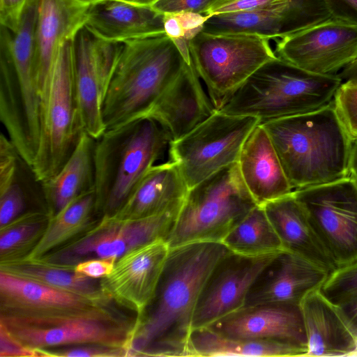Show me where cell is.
<instances>
[{
	"instance_id": "9",
	"label": "cell",
	"mask_w": 357,
	"mask_h": 357,
	"mask_svg": "<svg viewBox=\"0 0 357 357\" xmlns=\"http://www.w3.org/2000/svg\"><path fill=\"white\" fill-rule=\"evenodd\" d=\"M114 304L88 314L45 319L0 316V324L22 344L36 350L82 344L126 349L138 319L127 317Z\"/></svg>"
},
{
	"instance_id": "17",
	"label": "cell",
	"mask_w": 357,
	"mask_h": 357,
	"mask_svg": "<svg viewBox=\"0 0 357 357\" xmlns=\"http://www.w3.org/2000/svg\"><path fill=\"white\" fill-rule=\"evenodd\" d=\"M114 303L49 287L0 271V316L45 319L88 314Z\"/></svg>"
},
{
	"instance_id": "46",
	"label": "cell",
	"mask_w": 357,
	"mask_h": 357,
	"mask_svg": "<svg viewBox=\"0 0 357 357\" xmlns=\"http://www.w3.org/2000/svg\"><path fill=\"white\" fill-rule=\"evenodd\" d=\"M127 3L145 7H151L158 0H122Z\"/></svg>"
},
{
	"instance_id": "45",
	"label": "cell",
	"mask_w": 357,
	"mask_h": 357,
	"mask_svg": "<svg viewBox=\"0 0 357 357\" xmlns=\"http://www.w3.org/2000/svg\"><path fill=\"white\" fill-rule=\"evenodd\" d=\"M349 176L357 183V140L352 141L350 159Z\"/></svg>"
},
{
	"instance_id": "27",
	"label": "cell",
	"mask_w": 357,
	"mask_h": 357,
	"mask_svg": "<svg viewBox=\"0 0 357 357\" xmlns=\"http://www.w3.org/2000/svg\"><path fill=\"white\" fill-rule=\"evenodd\" d=\"M96 139L84 132L61 169L43 183L48 212L53 215L73 199L95 190Z\"/></svg>"
},
{
	"instance_id": "32",
	"label": "cell",
	"mask_w": 357,
	"mask_h": 357,
	"mask_svg": "<svg viewBox=\"0 0 357 357\" xmlns=\"http://www.w3.org/2000/svg\"><path fill=\"white\" fill-rule=\"evenodd\" d=\"M50 216L47 211H31L0 227V263L28 257L43 237Z\"/></svg>"
},
{
	"instance_id": "22",
	"label": "cell",
	"mask_w": 357,
	"mask_h": 357,
	"mask_svg": "<svg viewBox=\"0 0 357 357\" xmlns=\"http://www.w3.org/2000/svg\"><path fill=\"white\" fill-rule=\"evenodd\" d=\"M237 165L241 178L257 205L263 206L294 191L273 142L260 123L245 141Z\"/></svg>"
},
{
	"instance_id": "25",
	"label": "cell",
	"mask_w": 357,
	"mask_h": 357,
	"mask_svg": "<svg viewBox=\"0 0 357 357\" xmlns=\"http://www.w3.org/2000/svg\"><path fill=\"white\" fill-rule=\"evenodd\" d=\"M307 342L306 356H357V338L338 307L319 290L301 304Z\"/></svg>"
},
{
	"instance_id": "47",
	"label": "cell",
	"mask_w": 357,
	"mask_h": 357,
	"mask_svg": "<svg viewBox=\"0 0 357 357\" xmlns=\"http://www.w3.org/2000/svg\"><path fill=\"white\" fill-rule=\"evenodd\" d=\"M88 1H90L92 3H97V2H100V1H104V0H88Z\"/></svg>"
},
{
	"instance_id": "31",
	"label": "cell",
	"mask_w": 357,
	"mask_h": 357,
	"mask_svg": "<svg viewBox=\"0 0 357 357\" xmlns=\"http://www.w3.org/2000/svg\"><path fill=\"white\" fill-rule=\"evenodd\" d=\"M230 251L261 256L282 250V243L262 206L257 205L222 242Z\"/></svg>"
},
{
	"instance_id": "2",
	"label": "cell",
	"mask_w": 357,
	"mask_h": 357,
	"mask_svg": "<svg viewBox=\"0 0 357 357\" xmlns=\"http://www.w3.org/2000/svg\"><path fill=\"white\" fill-rule=\"evenodd\" d=\"M294 190L349 176L352 140L333 100L317 110L260 123Z\"/></svg>"
},
{
	"instance_id": "44",
	"label": "cell",
	"mask_w": 357,
	"mask_h": 357,
	"mask_svg": "<svg viewBox=\"0 0 357 357\" xmlns=\"http://www.w3.org/2000/svg\"><path fill=\"white\" fill-rule=\"evenodd\" d=\"M342 82L357 84V57L342 69L337 74Z\"/></svg>"
},
{
	"instance_id": "40",
	"label": "cell",
	"mask_w": 357,
	"mask_h": 357,
	"mask_svg": "<svg viewBox=\"0 0 357 357\" xmlns=\"http://www.w3.org/2000/svg\"><path fill=\"white\" fill-rule=\"evenodd\" d=\"M30 0H0L1 26L14 33Z\"/></svg>"
},
{
	"instance_id": "1",
	"label": "cell",
	"mask_w": 357,
	"mask_h": 357,
	"mask_svg": "<svg viewBox=\"0 0 357 357\" xmlns=\"http://www.w3.org/2000/svg\"><path fill=\"white\" fill-rule=\"evenodd\" d=\"M229 252L221 242L169 249L154 297L126 347L128 356H187L202 287L219 259Z\"/></svg>"
},
{
	"instance_id": "3",
	"label": "cell",
	"mask_w": 357,
	"mask_h": 357,
	"mask_svg": "<svg viewBox=\"0 0 357 357\" xmlns=\"http://www.w3.org/2000/svg\"><path fill=\"white\" fill-rule=\"evenodd\" d=\"M123 44L102 101L106 130L144 115L188 65L166 34Z\"/></svg>"
},
{
	"instance_id": "4",
	"label": "cell",
	"mask_w": 357,
	"mask_h": 357,
	"mask_svg": "<svg viewBox=\"0 0 357 357\" xmlns=\"http://www.w3.org/2000/svg\"><path fill=\"white\" fill-rule=\"evenodd\" d=\"M170 142L163 128L147 116L107 129L96 139L95 192L101 216L121 208Z\"/></svg>"
},
{
	"instance_id": "24",
	"label": "cell",
	"mask_w": 357,
	"mask_h": 357,
	"mask_svg": "<svg viewBox=\"0 0 357 357\" xmlns=\"http://www.w3.org/2000/svg\"><path fill=\"white\" fill-rule=\"evenodd\" d=\"M262 206L284 250L305 259L330 274L337 268L293 192Z\"/></svg>"
},
{
	"instance_id": "34",
	"label": "cell",
	"mask_w": 357,
	"mask_h": 357,
	"mask_svg": "<svg viewBox=\"0 0 357 357\" xmlns=\"http://www.w3.org/2000/svg\"><path fill=\"white\" fill-rule=\"evenodd\" d=\"M319 291L336 306L357 296V260L332 272Z\"/></svg>"
},
{
	"instance_id": "29",
	"label": "cell",
	"mask_w": 357,
	"mask_h": 357,
	"mask_svg": "<svg viewBox=\"0 0 357 357\" xmlns=\"http://www.w3.org/2000/svg\"><path fill=\"white\" fill-rule=\"evenodd\" d=\"M307 353L285 342L229 337L202 327L192 331L187 356H306Z\"/></svg>"
},
{
	"instance_id": "20",
	"label": "cell",
	"mask_w": 357,
	"mask_h": 357,
	"mask_svg": "<svg viewBox=\"0 0 357 357\" xmlns=\"http://www.w3.org/2000/svg\"><path fill=\"white\" fill-rule=\"evenodd\" d=\"M92 3L88 0H38L35 66L41 105L59 47L84 28Z\"/></svg>"
},
{
	"instance_id": "8",
	"label": "cell",
	"mask_w": 357,
	"mask_h": 357,
	"mask_svg": "<svg viewBox=\"0 0 357 357\" xmlns=\"http://www.w3.org/2000/svg\"><path fill=\"white\" fill-rule=\"evenodd\" d=\"M266 36L199 32L189 50L195 70L217 111L259 68L278 56Z\"/></svg>"
},
{
	"instance_id": "26",
	"label": "cell",
	"mask_w": 357,
	"mask_h": 357,
	"mask_svg": "<svg viewBox=\"0 0 357 357\" xmlns=\"http://www.w3.org/2000/svg\"><path fill=\"white\" fill-rule=\"evenodd\" d=\"M188 190L175 162L153 165L113 215L123 219H139L160 214L181 206Z\"/></svg>"
},
{
	"instance_id": "30",
	"label": "cell",
	"mask_w": 357,
	"mask_h": 357,
	"mask_svg": "<svg viewBox=\"0 0 357 357\" xmlns=\"http://www.w3.org/2000/svg\"><path fill=\"white\" fill-rule=\"evenodd\" d=\"M100 217L95 190L81 195L50 216L43 237L26 257L41 258L64 246L89 229Z\"/></svg>"
},
{
	"instance_id": "36",
	"label": "cell",
	"mask_w": 357,
	"mask_h": 357,
	"mask_svg": "<svg viewBox=\"0 0 357 357\" xmlns=\"http://www.w3.org/2000/svg\"><path fill=\"white\" fill-rule=\"evenodd\" d=\"M40 357H126V349L101 344H82L38 350Z\"/></svg>"
},
{
	"instance_id": "15",
	"label": "cell",
	"mask_w": 357,
	"mask_h": 357,
	"mask_svg": "<svg viewBox=\"0 0 357 357\" xmlns=\"http://www.w3.org/2000/svg\"><path fill=\"white\" fill-rule=\"evenodd\" d=\"M276 253L245 256L230 251L220 258L199 294L192 330L206 327L244 306L256 278Z\"/></svg>"
},
{
	"instance_id": "7",
	"label": "cell",
	"mask_w": 357,
	"mask_h": 357,
	"mask_svg": "<svg viewBox=\"0 0 357 357\" xmlns=\"http://www.w3.org/2000/svg\"><path fill=\"white\" fill-rule=\"evenodd\" d=\"M75 40L59 47L41 105L40 146L32 167L42 183L61 169L84 132L75 82Z\"/></svg>"
},
{
	"instance_id": "42",
	"label": "cell",
	"mask_w": 357,
	"mask_h": 357,
	"mask_svg": "<svg viewBox=\"0 0 357 357\" xmlns=\"http://www.w3.org/2000/svg\"><path fill=\"white\" fill-rule=\"evenodd\" d=\"M332 17L357 25V0H324Z\"/></svg>"
},
{
	"instance_id": "23",
	"label": "cell",
	"mask_w": 357,
	"mask_h": 357,
	"mask_svg": "<svg viewBox=\"0 0 357 357\" xmlns=\"http://www.w3.org/2000/svg\"><path fill=\"white\" fill-rule=\"evenodd\" d=\"M84 28L98 39L114 43L165 34L162 15L122 0L93 3Z\"/></svg>"
},
{
	"instance_id": "28",
	"label": "cell",
	"mask_w": 357,
	"mask_h": 357,
	"mask_svg": "<svg viewBox=\"0 0 357 357\" xmlns=\"http://www.w3.org/2000/svg\"><path fill=\"white\" fill-rule=\"evenodd\" d=\"M0 271L98 302L114 303L103 291L100 278H91L80 273L73 266L53 264L42 258L26 257L0 263Z\"/></svg>"
},
{
	"instance_id": "12",
	"label": "cell",
	"mask_w": 357,
	"mask_h": 357,
	"mask_svg": "<svg viewBox=\"0 0 357 357\" xmlns=\"http://www.w3.org/2000/svg\"><path fill=\"white\" fill-rule=\"evenodd\" d=\"M293 194L337 268L356 261V181L348 176Z\"/></svg>"
},
{
	"instance_id": "19",
	"label": "cell",
	"mask_w": 357,
	"mask_h": 357,
	"mask_svg": "<svg viewBox=\"0 0 357 357\" xmlns=\"http://www.w3.org/2000/svg\"><path fill=\"white\" fill-rule=\"evenodd\" d=\"M225 337L273 340L307 350L301 305L264 303L242 307L206 326Z\"/></svg>"
},
{
	"instance_id": "43",
	"label": "cell",
	"mask_w": 357,
	"mask_h": 357,
	"mask_svg": "<svg viewBox=\"0 0 357 357\" xmlns=\"http://www.w3.org/2000/svg\"><path fill=\"white\" fill-rule=\"evenodd\" d=\"M337 307L350 330L357 338V296Z\"/></svg>"
},
{
	"instance_id": "38",
	"label": "cell",
	"mask_w": 357,
	"mask_h": 357,
	"mask_svg": "<svg viewBox=\"0 0 357 357\" xmlns=\"http://www.w3.org/2000/svg\"><path fill=\"white\" fill-rule=\"evenodd\" d=\"M214 0H158L151 8L161 15L192 13L204 15Z\"/></svg>"
},
{
	"instance_id": "11",
	"label": "cell",
	"mask_w": 357,
	"mask_h": 357,
	"mask_svg": "<svg viewBox=\"0 0 357 357\" xmlns=\"http://www.w3.org/2000/svg\"><path fill=\"white\" fill-rule=\"evenodd\" d=\"M181 207L139 219L103 215L76 239L41 258L53 264L73 266L90 259L117 260L139 246L160 239L166 240Z\"/></svg>"
},
{
	"instance_id": "6",
	"label": "cell",
	"mask_w": 357,
	"mask_h": 357,
	"mask_svg": "<svg viewBox=\"0 0 357 357\" xmlns=\"http://www.w3.org/2000/svg\"><path fill=\"white\" fill-rule=\"evenodd\" d=\"M257 205L233 163L189 189L165 241L170 248L222 243Z\"/></svg>"
},
{
	"instance_id": "13",
	"label": "cell",
	"mask_w": 357,
	"mask_h": 357,
	"mask_svg": "<svg viewBox=\"0 0 357 357\" xmlns=\"http://www.w3.org/2000/svg\"><path fill=\"white\" fill-rule=\"evenodd\" d=\"M275 41L278 58L316 74L337 75L357 57V25L333 17Z\"/></svg>"
},
{
	"instance_id": "18",
	"label": "cell",
	"mask_w": 357,
	"mask_h": 357,
	"mask_svg": "<svg viewBox=\"0 0 357 357\" xmlns=\"http://www.w3.org/2000/svg\"><path fill=\"white\" fill-rule=\"evenodd\" d=\"M329 275L305 259L282 250L259 273L244 306L264 303L301 305L307 296L320 290Z\"/></svg>"
},
{
	"instance_id": "37",
	"label": "cell",
	"mask_w": 357,
	"mask_h": 357,
	"mask_svg": "<svg viewBox=\"0 0 357 357\" xmlns=\"http://www.w3.org/2000/svg\"><path fill=\"white\" fill-rule=\"evenodd\" d=\"M289 0H214L205 15L251 10L281 5Z\"/></svg>"
},
{
	"instance_id": "14",
	"label": "cell",
	"mask_w": 357,
	"mask_h": 357,
	"mask_svg": "<svg viewBox=\"0 0 357 357\" xmlns=\"http://www.w3.org/2000/svg\"><path fill=\"white\" fill-rule=\"evenodd\" d=\"M123 45L98 39L85 28L75 40V82L81 121L84 131L96 139L106 130L102 101Z\"/></svg>"
},
{
	"instance_id": "33",
	"label": "cell",
	"mask_w": 357,
	"mask_h": 357,
	"mask_svg": "<svg viewBox=\"0 0 357 357\" xmlns=\"http://www.w3.org/2000/svg\"><path fill=\"white\" fill-rule=\"evenodd\" d=\"M208 16L192 13H166L162 15L165 34L177 45L188 64H191L189 50L190 40L201 31Z\"/></svg>"
},
{
	"instance_id": "41",
	"label": "cell",
	"mask_w": 357,
	"mask_h": 357,
	"mask_svg": "<svg viewBox=\"0 0 357 357\" xmlns=\"http://www.w3.org/2000/svg\"><path fill=\"white\" fill-rule=\"evenodd\" d=\"M116 261L115 259H90L77 264L75 270L91 278L100 279L112 272Z\"/></svg>"
},
{
	"instance_id": "16",
	"label": "cell",
	"mask_w": 357,
	"mask_h": 357,
	"mask_svg": "<svg viewBox=\"0 0 357 357\" xmlns=\"http://www.w3.org/2000/svg\"><path fill=\"white\" fill-rule=\"evenodd\" d=\"M169 249L165 240L160 239L128 251L100 278L103 291L139 319L154 297Z\"/></svg>"
},
{
	"instance_id": "5",
	"label": "cell",
	"mask_w": 357,
	"mask_h": 357,
	"mask_svg": "<svg viewBox=\"0 0 357 357\" xmlns=\"http://www.w3.org/2000/svg\"><path fill=\"white\" fill-rule=\"evenodd\" d=\"M342 84L338 75L316 74L278 57L254 73L218 111L260 123L310 112L328 105Z\"/></svg>"
},
{
	"instance_id": "35",
	"label": "cell",
	"mask_w": 357,
	"mask_h": 357,
	"mask_svg": "<svg viewBox=\"0 0 357 357\" xmlns=\"http://www.w3.org/2000/svg\"><path fill=\"white\" fill-rule=\"evenodd\" d=\"M333 103L346 132L352 141L357 140V84L342 82Z\"/></svg>"
},
{
	"instance_id": "39",
	"label": "cell",
	"mask_w": 357,
	"mask_h": 357,
	"mask_svg": "<svg viewBox=\"0 0 357 357\" xmlns=\"http://www.w3.org/2000/svg\"><path fill=\"white\" fill-rule=\"evenodd\" d=\"M0 357H40V354L22 344L0 324Z\"/></svg>"
},
{
	"instance_id": "21",
	"label": "cell",
	"mask_w": 357,
	"mask_h": 357,
	"mask_svg": "<svg viewBox=\"0 0 357 357\" xmlns=\"http://www.w3.org/2000/svg\"><path fill=\"white\" fill-rule=\"evenodd\" d=\"M216 111L191 63L142 116L157 121L172 142L186 135Z\"/></svg>"
},
{
	"instance_id": "10",
	"label": "cell",
	"mask_w": 357,
	"mask_h": 357,
	"mask_svg": "<svg viewBox=\"0 0 357 357\" xmlns=\"http://www.w3.org/2000/svg\"><path fill=\"white\" fill-rule=\"evenodd\" d=\"M259 123L257 117L216 111L186 135L170 142L169 157L188 188L237 162L245 141Z\"/></svg>"
}]
</instances>
